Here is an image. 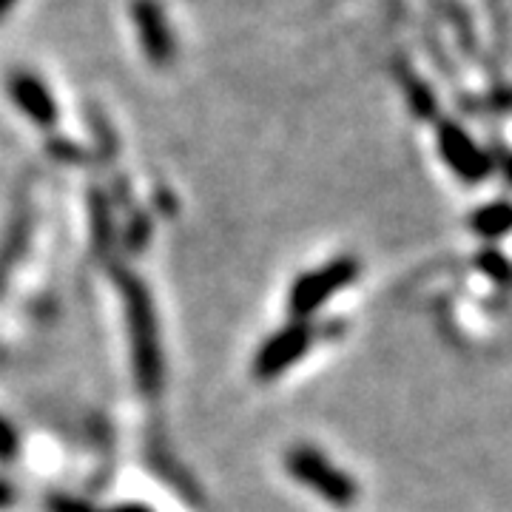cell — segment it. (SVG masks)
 <instances>
[{
    "instance_id": "cell-1",
    "label": "cell",
    "mask_w": 512,
    "mask_h": 512,
    "mask_svg": "<svg viewBox=\"0 0 512 512\" xmlns=\"http://www.w3.org/2000/svg\"><path fill=\"white\" fill-rule=\"evenodd\" d=\"M120 293L126 302V325L134 356V379L146 396H154L163 387V353H160V333H157V313L151 305L146 285L128 271H117Z\"/></svg>"
},
{
    "instance_id": "cell-7",
    "label": "cell",
    "mask_w": 512,
    "mask_h": 512,
    "mask_svg": "<svg viewBox=\"0 0 512 512\" xmlns=\"http://www.w3.org/2000/svg\"><path fill=\"white\" fill-rule=\"evenodd\" d=\"M439 148L441 157L456 171L458 177L478 183L490 174V157L470 140V134L456 123H441L439 126Z\"/></svg>"
},
{
    "instance_id": "cell-10",
    "label": "cell",
    "mask_w": 512,
    "mask_h": 512,
    "mask_svg": "<svg viewBox=\"0 0 512 512\" xmlns=\"http://www.w3.org/2000/svg\"><path fill=\"white\" fill-rule=\"evenodd\" d=\"M18 456V433L12 430V424L0 419V461Z\"/></svg>"
},
{
    "instance_id": "cell-9",
    "label": "cell",
    "mask_w": 512,
    "mask_h": 512,
    "mask_svg": "<svg viewBox=\"0 0 512 512\" xmlns=\"http://www.w3.org/2000/svg\"><path fill=\"white\" fill-rule=\"evenodd\" d=\"M404 89L410 94V106L419 111L421 117H433L436 114V94L430 92L416 74H404Z\"/></svg>"
},
{
    "instance_id": "cell-12",
    "label": "cell",
    "mask_w": 512,
    "mask_h": 512,
    "mask_svg": "<svg viewBox=\"0 0 512 512\" xmlns=\"http://www.w3.org/2000/svg\"><path fill=\"white\" fill-rule=\"evenodd\" d=\"M12 498H15V490H12V484H9V481H0V507L12 504Z\"/></svg>"
},
{
    "instance_id": "cell-11",
    "label": "cell",
    "mask_w": 512,
    "mask_h": 512,
    "mask_svg": "<svg viewBox=\"0 0 512 512\" xmlns=\"http://www.w3.org/2000/svg\"><path fill=\"white\" fill-rule=\"evenodd\" d=\"M52 510L55 512H94V510H89V507H83V504H77V501H69V498H55Z\"/></svg>"
},
{
    "instance_id": "cell-5",
    "label": "cell",
    "mask_w": 512,
    "mask_h": 512,
    "mask_svg": "<svg viewBox=\"0 0 512 512\" xmlns=\"http://www.w3.org/2000/svg\"><path fill=\"white\" fill-rule=\"evenodd\" d=\"M308 348H311V328L305 322H293L262 345L254 359V373L259 379H276L282 370L299 362Z\"/></svg>"
},
{
    "instance_id": "cell-15",
    "label": "cell",
    "mask_w": 512,
    "mask_h": 512,
    "mask_svg": "<svg viewBox=\"0 0 512 512\" xmlns=\"http://www.w3.org/2000/svg\"><path fill=\"white\" fill-rule=\"evenodd\" d=\"M507 168H510L507 174H510V177H512V157H507Z\"/></svg>"
},
{
    "instance_id": "cell-4",
    "label": "cell",
    "mask_w": 512,
    "mask_h": 512,
    "mask_svg": "<svg viewBox=\"0 0 512 512\" xmlns=\"http://www.w3.org/2000/svg\"><path fill=\"white\" fill-rule=\"evenodd\" d=\"M359 274V265H356V259H333L330 265L325 268H319V271H311V274L299 276L296 279V285L291 288V299H288V305H291V313L296 319H305V316H311L319 305H325L333 293H339L342 288H348L350 282L356 279Z\"/></svg>"
},
{
    "instance_id": "cell-6",
    "label": "cell",
    "mask_w": 512,
    "mask_h": 512,
    "mask_svg": "<svg viewBox=\"0 0 512 512\" xmlns=\"http://www.w3.org/2000/svg\"><path fill=\"white\" fill-rule=\"evenodd\" d=\"M12 103L18 106L35 126L52 128L57 123V100L52 89L29 69H15L6 80Z\"/></svg>"
},
{
    "instance_id": "cell-14",
    "label": "cell",
    "mask_w": 512,
    "mask_h": 512,
    "mask_svg": "<svg viewBox=\"0 0 512 512\" xmlns=\"http://www.w3.org/2000/svg\"><path fill=\"white\" fill-rule=\"evenodd\" d=\"M498 100H501V103H504V106H512V94H501V97H498Z\"/></svg>"
},
{
    "instance_id": "cell-3",
    "label": "cell",
    "mask_w": 512,
    "mask_h": 512,
    "mask_svg": "<svg viewBox=\"0 0 512 512\" xmlns=\"http://www.w3.org/2000/svg\"><path fill=\"white\" fill-rule=\"evenodd\" d=\"M128 18L148 63L154 69H168L177 57V40L163 0H128Z\"/></svg>"
},
{
    "instance_id": "cell-8",
    "label": "cell",
    "mask_w": 512,
    "mask_h": 512,
    "mask_svg": "<svg viewBox=\"0 0 512 512\" xmlns=\"http://www.w3.org/2000/svg\"><path fill=\"white\" fill-rule=\"evenodd\" d=\"M473 228H476L481 237H501L512 228V205L507 202H495V205H487L481 208L473 220Z\"/></svg>"
},
{
    "instance_id": "cell-2",
    "label": "cell",
    "mask_w": 512,
    "mask_h": 512,
    "mask_svg": "<svg viewBox=\"0 0 512 512\" xmlns=\"http://www.w3.org/2000/svg\"><path fill=\"white\" fill-rule=\"evenodd\" d=\"M285 467L296 481H302L305 487H311L313 493L322 495L325 501L336 507H350L356 501V484L348 473H339L328 458L316 453L313 447H293Z\"/></svg>"
},
{
    "instance_id": "cell-13",
    "label": "cell",
    "mask_w": 512,
    "mask_h": 512,
    "mask_svg": "<svg viewBox=\"0 0 512 512\" xmlns=\"http://www.w3.org/2000/svg\"><path fill=\"white\" fill-rule=\"evenodd\" d=\"M15 3H18V0H0V20H6V15L15 9Z\"/></svg>"
}]
</instances>
